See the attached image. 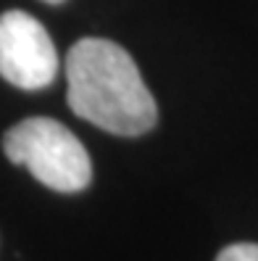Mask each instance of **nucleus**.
I'll return each instance as SVG.
<instances>
[{
  "instance_id": "39448f33",
  "label": "nucleus",
  "mask_w": 258,
  "mask_h": 261,
  "mask_svg": "<svg viewBox=\"0 0 258 261\" xmlns=\"http://www.w3.org/2000/svg\"><path fill=\"white\" fill-rule=\"evenodd\" d=\"M42 3H50V6H58V3H64V0H42Z\"/></svg>"
},
{
  "instance_id": "20e7f679",
  "label": "nucleus",
  "mask_w": 258,
  "mask_h": 261,
  "mask_svg": "<svg viewBox=\"0 0 258 261\" xmlns=\"http://www.w3.org/2000/svg\"><path fill=\"white\" fill-rule=\"evenodd\" d=\"M216 261H258V243H232L219 251Z\"/></svg>"
},
{
  "instance_id": "f257e3e1",
  "label": "nucleus",
  "mask_w": 258,
  "mask_h": 261,
  "mask_svg": "<svg viewBox=\"0 0 258 261\" xmlns=\"http://www.w3.org/2000/svg\"><path fill=\"white\" fill-rule=\"evenodd\" d=\"M66 100L79 119L103 132L137 137L153 129L158 111L137 64L121 45L82 37L66 56Z\"/></svg>"
},
{
  "instance_id": "7ed1b4c3",
  "label": "nucleus",
  "mask_w": 258,
  "mask_h": 261,
  "mask_svg": "<svg viewBox=\"0 0 258 261\" xmlns=\"http://www.w3.org/2000/svg\"><path fill=\"white\" fill-rule=\"evenodd\" d=\"M58 74L55 45L26 11H6L0 16V76L19 90H42Z\"/></svg>"
},
{
  "instance_id": "f03ea898",
  "label": "nucleus",
  "mask_w": 258,
  "mask_h": 261,
  "mask_svg": "<svg viewBox=\"0 0 258 261\" xmlns=\"http://www.w3.org/2000/svg\"><path fill=\"white\" fill-rule=\"evenodd\" d=\"M3 150L11 164L24 166L55 193H79L93 182L87 148L55 119L32 116L13 124L3 137Z\"/></svg>"
}]
</instances>
